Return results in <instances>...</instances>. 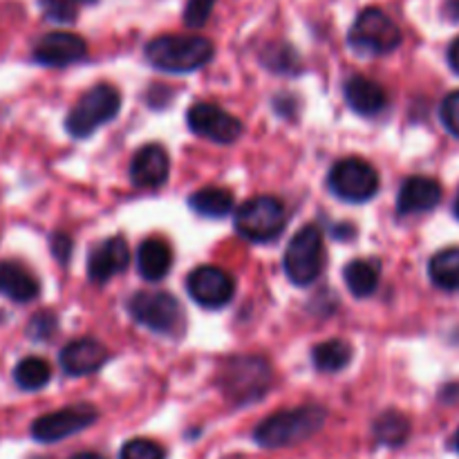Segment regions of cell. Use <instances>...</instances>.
<instances>
[{
	"label": "cell",
	"instance_id": "cell-4",
	"mask_svg": "<svg viewBox=\"0 0 459 459\" xmlns=\"http://www.w3.org/2000/svg\"><path fill=\"white\" fill-rule=\"evenodd\" d=\"M350 48L368 56H384L402 45V30L379 7L363 9L352 22L348 34Z\"/></svg>",
	"mask_w": 459,
	"mask_h": 459
},
{
	"label": "cell",
	"instance_id": "cell-12",
	"mask_svg": "<svg viewBox=\"0 0 459 459\" xmlns=\"http://www.w3.org/2000/svg\"><path fill=\"white\" fill-rule=\"evenodd\" d=\"M186 290L188 296L206 309L224 307L227 303H231L233 294H236L233 278L224 269L213 267V264H202L195 272L188 273Z\"/></svg>",
	"mask_w": 459,
	"mask_h": 459
},
{
	"label": "cell",
	"instance_id": "cell-21",
	"mask_svg": "<svg viewBox=\"0 0 459 459\" xmlns=\"http://www.w3.org/2000/svg\"><path fill=\"white\" fill-rule=\"evenodd\" d=\"M345 285H348L350 294L357 299H368L377 291L381 281V264L379 260L370 258H359L348 263L343 272Z\"/></svg>",
	"mask_w": 459,
	"mask_h": 459
},
{
	"label": "cell",
	"instance_id": "cell-9",
	"mask_svg": "<svg viewBox=\"0 0 459 459\" xmlns=\"http://www.w3.org/2000/svg\"><path fill=\"white\" fill-rule=\"evenodd\" d=\"M332 193L345 202H368L379 191V175L375 166L359 157H348L332 166L327 178Z\"/></svg>",
	"mask_w": 459,
	"mask_h": 459
},
{
	"label": "cell",
	"instance_id": "cell-22",
	"mask_svg": "<svg viewBox=\"0 0 459 459\" xmlns=\"http://www.w3.org/2000/svg\"><path fill=\"white\" fill-rule=\"evenodd\" d=\"M188 206L202 218H227L233 211V193L222 186H204L193 193Z\"/></svg>",
	"mask_w": 459,
	"mask_h": 459
},
{
	"label": "cell",
	"instance_id": "cell-34",
	"mask_svg": "<svg viewBox=\"0 0 459 459\" xmlns=\"http://www.w3.org/2000/svg\"><path fill=\"white\" fill-rule=\"evenodd\" d=\"M446 16L451 18V21L459 22V0H448V3H446Z\"/></svg>",
	"mask_w": 459,
	"mask_h": 459
},
{
	"label": "cell",
	"instance_id": "cell-26",
	"mask_svg": "<svg viewBox=\"0 0 459 459\" xmlns=\"http://www.w3.org/2000/svg\"><path fill=\"white\" fill-rule=\"evenodd\" d=\"M411 435V421L399 411H388L375 421V437L385 446H402Z\"/></svg>",
	"mask_w": 459,
	"mask_h": 459
},
{
	"label": "cell",
	"instance_id": "cell-20",
	"mask_svg": "<svg viewBox=\"0 0 459 459\" xmlns=\"http://www.w3.org/2000/svg\"><path fill=\"white\" fill-rule=\"evenodd\" d=\"M0 290L13 303H30V300L39 296L40 287L30 269H25L18 263H12V260H4V263H0Z\"/></svg>",
	"mask_w": 459,
	"mask_h": 459
},
{
	"label": "cell",
	"instance_id": "cell-18",
	"mask_svg": "<svg viewBox=\"0 0 459 459\" xmlns=\"http://www.w3.org/2000/svg\"><path fill=\"white\" fill-rule=\"evenodd\" d=\"M343 92L350 108L363 117L379 115L388 106V94H385V90L377 81L368 79V76H350L343 85Z\"/></svg>",
	"mask_w": 459,
	"mask_h": 459
},
{
	"label": "cell",
	"instance_id": "cell-7",
	"mask_svg": "<svg viewBox=\"0 0 459 459\" xmlns=\"http://www.w3.org/2000/svg\"><path fill=\"white\" fill-rule=\"evenodd\" d=\"M272 385V366L260 357H236L222 372V388L236 403H251L264 397Z\"/></svg>",
	"mask_w": 459,
	"mask_h": 459
},
{
	"label": "cell",
	"instance_id": "cell-2",
	"mask_svg": "<svg viewBox=\"0 0 459 459\" xmlns=\"http://www.w3.org/2000/svg\"><path fill=\"white\" fill-rule=\"evenodd\" d=\"M213 43L204 36L166 34L146 45V61L161 72H195L213 58Z\"/></svg>",
	"mask_w": 459,
	"mask_h": 459
},
{
	"label": "cell",
	"instance_id": "cell-8",
	"mask_svg": "<svg viewBox=\"0 0 459 459\" xmlns=\"http://www.w3.org/2000/svg\"><path fill=\"white\" fill-rule=\"evenodd\" d=\"M128 312L139 325L157 334H173L182 323V307L169 291H137L128 300Z\"/></svg>",
	"mask_w": 459,
	"mask_h": 459
},
{
	"label": "cell",
	"instance_id": "cell-14",
	"mask_svg": "<svg viewBox=\"0 0 459 459\" xmlns=\"http://www.w3.org/2000/svg\"><path fill=\"white\" fill-rule=\"evenodd\" d=\"M130 263L128 245L121 236H112L99 242L88 258V278L94 285H106L117 273L126 272Z\"/></svg>",
	"mask_w": 459,
	"mask_h": 459
},
{
	"label": "cell",
	"instance_id": "cell-5",
	"mask_svg": "<svg viewBox=\"0 0 459 459\" xmlns=\"http://www.w3.org/2000/svg\"><path fill=\"white\" fill-rule=\"evenodd\" d=\"M323 258H325V251H323V231L316 224H307L300 231H296V236L287 245L282 267H285L287 278L294 285L307 287L321 276Z\"/></svg>",
	"mask_w": 459,
	"mask_h": 459
},
{
	"label": "cell",
	"instance_id": "cell-27",
	"mask_svg": "<svg viewBox=\"0 0 459 459\" xmlns=\"http://www.w3.org/2000/svg\"><path fill=\"white\" fill-rule=\"evenodd\" d=\"M119 459H164V448L152 439H130L121 448Z\"/></svg>",
	"mask_w": 459,
	"mask_h": 459
},
{
	"label": "cell",
	"instance_id": "cell-13",
	"mask_svg": "<svg viewBox=\"0 0 459 459\" xmlns=\"http://www.w3.org/2000/svg\"><path fill=\"white\" fill-rule=\"evenodd\" d=\"M88 45L72 31H49L34 45V61L45 67H65L83 61Z\"/></svg>",
	"mask_w": 459,
	"mask_h": 459
},
{
	"label": "cell",
	"instance_id": "cell-10",
	"mask_svg": "<svg viewBox=\"0 0 459 459\" xmlns=\"http://www.w3.org/2000/svg\"><path fill=\"white\" fill-rule=\"evenodd\" d=\"M97 417L99 415L94 411V406H88V403H76V406L61 408L56 412L39 417L31 424V437L40 444L61 442V439L81 433L88 426H92L97 421Z\"/></svg>",
	"mask_w": 459,
	"mask_h": 459
},
{
	"label": "cell",
	"instance_id": "cell-1",
	"mask_svg": "<svg viewBox=\"0 0 459 459\" xmlns=\"http://www.w3.org/2000/svg\"><path fill=\"white\" fill-rule=\"evenodd\" d=\"M323 424H325V411L321 406H300L281 411L260 421L254 437L263 448H290L314 437Z\"/></svg>",
	"mask_w": 459,
	"mask_h": 459
},
{
	"label": "cell",
	"instance_id": "cell-36",
	"mask_svg": "<svg viewBox=\"0 0 459 459\" xmlns=\"http://www.w3.org/2000/svg\"><path fill=\"white\" fill-rule=\"evenodd\" d=\"M453 213H455V218L459 220V191H457V195H455V204H453Z\"/></svg>",
	"mask_w": 459,
	"mask_h": 459
},
{
	"label": "cell",
	"instance_id": "cell-19",
	"mask_svg": "<svg viewBox=\"0 0 459 459\" xmlns=\"http://www.w3.org/2000/svg\"><path fill=\"white\" fill-rule=\"evenodd\" d=\"M139 276L148 282H157L173 267V249L161 238H148L139 245L137 251Z\"/></svg>",
	"mask_w": 459,
	"mask_h": 459
},
{
	"label": "cell",
	"instance_id": "cell-35",
	"mask_svg": "<svg viewBox=\"0 0 459 459\" xmlns=\"http://www.w3.org/2000/svg\"><path fill=\"white\" fill-rule=\"evenodd\" d=\"M72 459H106V457L97 455V453H79V455H74Z\"/></svg>",
	"mask_w": 459,
	"mask_h": 459
},
{
	"label": "cell",
	"instance_id": "cell-23",
	"mask_svg": "<svg viewBox=\"0 0 459 459\" xmlns=\"http://www.w3.org/2000/svg\"><path fill=\"white\" fill-rule=\"evenodd\" d=\"M429 276L439 290L459 291V247L437 251L429 263Z\"/></svg>",
	"mask_w": 459,
	"mask_h": 459
},
{
	"label": "cell",
	"instance_id": "cell-11",
	"mask_svg": "<svg viewBox=\"0 0 459 459\" xmlns=\"http://www.w3.org/2000/svg\"><path fill=\"white\" fill-rule=\"evenodd\" d=\"M186 121L188 128L197 137H204L215 143H233L242 134L240 119L233 117L231 112L222 110L220 106H215V103H193L188 108Z\"/></svg>",
	"mask_w": 459,
	"mask_h": 459
},
{
	"label": "cell",
	"instance_id": "cell-29",
	"mask_svg": "<svg viewBox=\"0 0 459 459\" xmlns=\"http://www.w3.org/2000/svg\"><path fill=\"white\" fill-rule=\"evenodd\" d=\"M215 7V0H188L184 9V22L188 27H204Z\"/></svg>",
	"mask_w": 459,
	"mask_h": 459
},
{
	"label": "cell",
	"instance_id": "cell-30",
	"mask_svg": "<svg viewBox=\"0 0 459 459\" xmlns=\"http://www.w3.org/2000/svg\"><path fill=\"white\" fill-rule=\"evenodd\" d=\"M439 117H442L444 128H446L453 137L459 139V90L444 99L442 108H439Z\"/></svg>",
	"mask_w": 459,
	"mask_h": 459
},
{
	"label": "cell",
	"instance_id": "cell-3",
	"mask_svg": "<svg viewBox=\"0 0 459 459\" xmlns=\"http://www.w3.org/2000/svg\"><path fill=\"white\" fill-rule=\"evenodd\" d=\"M121 110L119 90L108 83H99L90 88L83 97L76 101L65 119L67 133L74 139H85L101 128L103 124L115 119Z\"/></svg>",
	"mask_w": 459,
	"mask_h": 459
},
{
	"label": "cell",
	"instance_id": "cell-15",
	"mask_svg": "<svg viewBox=\"0 0 459 459\" xmlns=\"http://www.w3.org/2000/svg\"><path fill=\"white\" fill-rule=\"evenodd\" d=\"M170 160L169 152L160 143H148L139 148L130 164V178L139 188H160L169 179Z\"/></svg>",
	"mask_w": 459,
	"mask_h": 459
},
{
	"label": "cell",
	"instance_id": "cell-28",
	"mask_svg": "<svg viewBox=\"0 0 459 459\" xmlns=\"http://www.w3.org/2000/svg\"><path fill=\"white\" fill-rule=\"evenodd\" d=\"M40 12L54 22H72L76 18L74 0H39Z\"/></svg>",
	"mask_w": 459,
	"mask_h": 459
},
{
	"label": "cell",
	"instance_id": "cell-38",
	"mask_svg": "<svg viewBox=\"0 0 459 459\" xmlns=\"http://www.w3.org/2000/svg\"><path fill=\"white\" fill-rule=\"evenodd\" d=\"M74 3H92V0H74Z\"/></svg>",
	"mask_w": 459,
	"mask_h": 459
},
{
	"label": "cell",
	"instance_id": "cell-16",
	"mask_svg": "<svg viewBox=\"0 0 459 459\" xmlns=\"http://www.w3.org/2000/svg\"><path fill=\"white\" fill-rule=\"evenodd\" d=\"M442 202V184L433 178L415 175L402 184L397 195V213L399 215H417L429 213Z\"/></svg>",
	"mask_w": 459,
	"mask_h": 459
},
{
	"label": "cell",
	"instance_id": "cell-32",
	"mask_svg": "<svg viewBox=\"0 0 459 459\" xmlns=\"http://www.w3.org/2000/svg\"><path fill=\"white\" fill-rule=\"evenodd\" d=\"M52 254L56 255L61 263H67V258H70L72 254V240L67 236H63V233H56V236L52 238Z\"/></svg>",
	"mask_w": 459,
	"mask_h": 459
},
{
	"label": "cell",
	"instance_id": "cell-6",
	"mask_svg": "<svg viewBox=\"0 0 459 459\" xmlns=\"http://www.w3.org/2000/svg\"><path fill=\"white\" fill-rule=\"evenodd\" d=\"M285 224V204L273 195L254 197L236 211V231L251 242L276 240Z\"/></svg>",
	"mask_w": 459,
	"mask_h": 459
},
{
	"label": "cell",
	"instance_id": "cell-24",
	"mask_svg": "<svg viewBox=\"0 0 459 459\" xmlns=\"http://www.w3.org/2000/svg\"><path fill=\"white\" fill-rule=\"evenodd\" d=\"M312 361L318 372H341L352 361V345L343 339L318 343L312 352Z\"/></svg>",
	"mask_w": 459,
	"mask_h": 459
},
{
	"label": "cell",
	"instance_id": "cell-25",
	"mask_svg": "<svg viewBox=\"0 0 459 459\" xmlns=\"http://www.w3.org/2000/svg\"><path fill=\"white\" fill-rule=\"evenodd\" d=\"M52 379V368L48 361L39 357H27L13 370V381L18 384V388L27 390V393H36V390L45 388Z\"/></svg>",
	"mask_w": 459,
	"mask_h": 459
},
{
	"label": "cell",
	"instance_id": "cell-33",
	"mask_svg": "<svg viewBox=\"0 0 459 459\" xmlns=\"http://www.w3.org/2000/svg\"><path fill=\"white\" fill-rule=\"evenodd\" d=\"M448 65H451V70L455 74H459V36L453 40L451 48H448Z\"/></svg>",
	"mask_w": 459,
	"mask_h": 459
},
{
	"label": "cell",
	"instance_id": "cell-17",
	"mask_svg": "<svg viewBox=\"0 0 459 459\" xmlns=\"http://www.w3.org/2000/svg\"><path fill=\"white\" fill-rule=\"evenodd\" d=\"M61 368L70 377H85L97 372L108 361V350L94 339H79L61 350Z\"/></svg>",
	"mask_w": 459,
	"mask_h": 459
},
{
	"label": "cell",
	"instance_id": "cell-31",
	"mask_svg": "<svg viewBox=\"0 0 459 459\" xmlns=\"http://www.w3.org/2000/svg\"><path fill=\"white\" fill-rule=\"evenodd\" d=\"M54 332H56V316L49 312L36 314L30 321V327H27V334L34 341H48Z\"/></svg>",
	"mask_w": 459,
	"mask_h": 459
},
{
	"label": "cell",
	"instance_id": "cell-37",
	"mask_svg": "<svg viewBox=\"0 0 459 459\" xmlns=\"http://www.w3.org/2000/svg\"><path fill=\"white\" fill-rule=\"evenodd\" d=\"M455 448H457V453H459V430H457V435H455Z\"/></svg>",
	"mask_w": 459,
	"mask_h": 459
}]
</instances>
